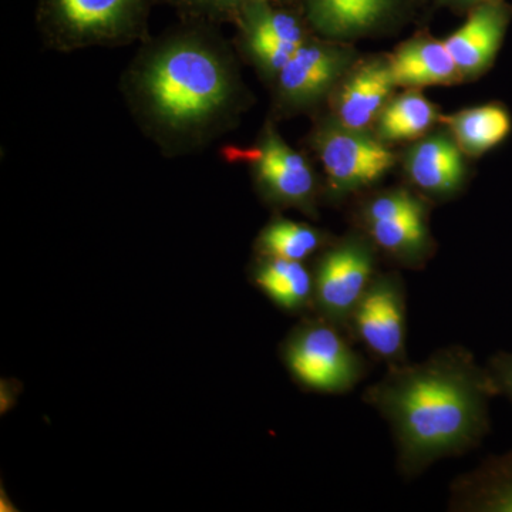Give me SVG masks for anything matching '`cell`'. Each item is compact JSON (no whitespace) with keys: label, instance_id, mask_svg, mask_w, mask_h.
Masks as SVG:
<instances>
[{"label":"cell","instance_id":"cell-19","mask_svg":"<svg viewBox=\"0 0 512 512\" xmlns=\"http://www.w3.org/2000/svg\"><path fill=\"white\" fill-rule=\"evenodd\" d=\"M373 242L406 265L416 266L429 254L426 210L365 224Z\"/></svg>","mask_w":512,"mask_h":512},{"label":"cell","instance_id":"cell-27","mask_svg":"<svg viewBox=\"0 0 512 512\" xmlns=\"http://www.w3.org/2000/svg\"><path fill=\"white\" fill-rule=\"evenodd\" d=\"M460 2H474V3H480V2H484V0H460Z\"/></svg>","mask_w":512,"mask_h":512},{"label":"cell","instance_id":"cell-7","mask_svg":"<svg viewBox=\"0 0 512 512\" xmlns=\"http://www.w3.org/2000/svg\"><path fill=\"white\" fill-rule=\"evenodd\" d=\"M512 18L505 0H484L457 32L444 40L461 76L474 77L494 62Z\"/></svg>","mask_w":512,"mask_h":512},{"label":"cell","instance_id":"cell-3","mask_svg":"<svg viewBox=\"0 0 512 512\" xmlns=\"http://www.w3.org/2000/svg\"><path fill=\"white\" fill-rule=\"evenodd\" d=\"M345 330L328 320L303 319L282 343V362L303 389L343 394L366 376L363 357L349 345Z\"/></svg>","mask_w":512,"mask_h":512},{"label":"cell","instance_id":"cell-6","mask_svg":"<svg viewBox=\"0 0 512 512\" xmlns=\"http://www.w3.org/2000/svg\"><path fill=\"white\" fill-rule=\"evenodd\" d=\"M316 147L330 190L338 195L375 183L396 163L392 151L376 138L339 123L320 131Z\"/></svg>","mask_w":512,"mask_h":512},{"label":"cell","instance_id":"cell-2","mask_svg":"<svg viewBox=\"0 0 512 512\" xmlns=\"http://www.w3.org/2000/svg\"><path fill=\"white\" fill-rule=\"evenodd\" d=\"M144 89L161 120L188 126L221 109L228 97V74L210 50L197 43H175L148 66Z\"/></svg>","mask_w":512,"mask_h":512},{"label":"cell","instance_id":"cell-25","mask_svg":"<svg viewBox=\"0 0 512 512\" xmlns=\"http://www.w3.org/2000/svg\"><path fill=\"white\" fill-rule=\"evenodd\" d=\"M20 383L18 380L3 379L0 383V414L9 413L18 403Z\"/></svg>","mask_w":512,"mask_h":512},{"label":"cell","instance_id":"cell-11","mask_svg":"<svg viewBox=\"0 0 512 512\" xmlns=\"http://www.w3.org/2000/svg\"><path fill=\"white\" fill-rule=\"evenodd\" d=\"M451 511L512 512V450L488 457L450 487Z\"/></svg>","mask_w":512,"mask_h":512},{"label":"cell","instance_id":"cell-24","mask_svg":"<svg viewBox=\"0 0 512 512\" xmlns=\"http://www.w3.org/2000/svg\"><path fill=\"white\" fill-rule=\"evenodd\" d=\"M191 8L207 10L211 13L241 12L248 0H180Z\"/></svg>","mask_w":512,"mask_h":512},{"label":"cell","instance_id":"cell-12","mask_svg":"<svg viewBox=\"0 0 512 512\" xmlns=\"http://www.w3.org/2000/svg\"><path fill=\"white\" fill-rule=\"evenodd\" d=\"M394 86L389 62L370 60L357 67L340 89L336 103L340 126L366 131L389 103Z\"/></svg>","mask_w":512,"mask_h":512},{"label":"cell","instance_id":"cell-1","mask_svg":"<svg viewBox=\"0 0 512 512\" xmlns=\"http://www.w3.org/2000/svg\"><path fill=\"white\" fill-rule=\"evenodd\" d=\"M487 367L463 346L439 349L420 363L389 367L363 392V402L387 421L404 477L480 446L498 396Z\"/></svg>","mask_w":512,"mask_h":512},{"label":"cell","instance_id":"cell-18","mask_svg":"<svg viewBox=\"0 0 512 512\" xmlns=\"http://www.w3.org/2000/svg\"><path fill=\"white\" fill-rule=\"evenodd\" d=\"M463 153L480 156L503 143L511 133L510 113L500 104H485L444 117Z\"/></svg>","mask_w":512,"mask_h":512},{"label":"cell","instance_id":"cell-4","mask_svg":"<svg viewBox=\"0 0 512 512\" xmlns=\"http://www.w3.org/2000/svg\"><path fill=\"white\" fill-rule=\"evenodd\" d=\"M372 244L349 237L322 255L313 274V311L349 332L350 320L377 275Z\"/></svg>","mask_w":512,"mask_h":512},{"label":"cell","instance_id":"cell-17","mask_svg":"<svg viewBox=\"0 0 512 512\" xmlns=\"http://www.w3.org/2000/svg\"><path fill=\"white\" fill-rule=\"evenodd\" d=\"M397 0H308V15L320 33L335 39L362 35L389 15Z\"/></svg>","mask_w":512,"mask_h":512},{"label":"cell","instance_id":"cell-5","mask_svg":"<svg viewBox=\"0 0 512 512\" xmlns=\"http://www.w3.org/2000/svg\"><path fill=\"white\" fill-rule=\"evenodd\" d=\"M349 332L387 366L407 363L406 289L397 272L375 276L353 313Z\"/></svg>","mask_w":512,"mask_h":512},{"label":"cell","instance_id":"cell-10","mask_svg":"<svg viewBox=\"0 0 512 512\" xmlns=\"http://www.w3.org/2000/svg\"><path fill=\"white\" fill-rule=\"evenodd\" d=\"M144 0H46L47 15L73 37H103L130 26Z\"/></svg>","mask_w":512,"mask_h":512},{"label":"cell","instance_id":"cell-8","mask_svg":"<svg viewBox=\"0 0 512 512\" xmlns=\"http://www.w3.org/2000/svg\"><path fill=\"white\" fill-rule=\"evenodd\" d=\"M251 160L268 197L279 204L309 210L315 194V178L301 154L286 146L274 131H268Z\"/></svg>","mask_w":512,"mask_h":512},{"label":"cell","instance_id":"cell-9","mask_svg":"<svg viewBox=\"0 0 512 512\" xmlns=\"http://www.w3.org/2000/svg\"><path fill=\"white\" fill-rule=\"evenodd\" d=\"M249 47L269 72H281L303 45V30L291 13L272 8L266 0H248L241 12Z\"/></svg>","mask_w":512,"mask_h":512},{"label":"cell","instance_id":"cell-26","mask_svg":"<svg viewBox=\"0 0 512 512\" xmlns=\"http://www.w3.org/2000/svg\"><path fill=\"white\" fill-rule=\"evenodd\" d=\"M0 511L2 512H12L18 511L15 504L10 503L9 495L5 494V488L2 487V491H0Z\"/></svg>","mask_w":512,"mask_h":512},{"label":"cell","instance_id":"cell-16","mask_svg":"<svg viewBox=\"0 0 512 512\" xmlns=\"http://www.w3.org/2000/svg\"><path fill=\"white\" fill-rule=\"evenodd\" d=\"M252 282L281 311L313 309V274L303 262L262 256L252 269Z\"/></svg>","mask_w":512,"mask_h":512},{"label":"cell","instance_id":"cell-22","mask_svg":"<svg viewBox=\"0 0 512 512\" xmlns=\"http://www.w3.org/2000/svg\"><path fill=\"white\" fill-rule=\"evenodd\" d=\"M421 210H426L423 202L417 200L409 191L384 192L366 205L363 220H365V224H369V222L386 220V218L399 217V215Z\"/></svg>","mask_w":512,"mask_h":512},{"label":"cell","instance_id":"cell-23","mask_svg":"<svg viewBox=\"0 0 512 512\" xmlns=\"http://www.w3.org/2000/svg\"><path fill=\"white\" fill-rule=\"evenodd\" d=\"M488 372L493 377L498 393L507 397L512 404V352H498L490 357Z\"/></svg>","mask_w":512,"mask_h":512},{"label":"cell","instance_id":"cell-13","mask_svg":"<svg viewBox=\"0 0 512 512\" xmlns=\"http://www.w3.org/2000/svg\"><path fill=\"white\" fill-rule=\"evenodd\" d=\"M349 56L336 47L303 45L279 72V84L286 99L306 103L328 92L339 79Z\"/></svg>","mask_w":512,"mask_h":512},{"label":"cell","instance_id":"cell-14","mask_svg":"<svg viewBox=\"0 0 512 512\" xmlns=\"http://www.w3.org/2000/svg\"><path fill=\"white\" fill-rule=\"evenodd\" d=\"M406 170L420 190L434 195L453 194L466 175L463 150L446 134L424 138L410 150Z\"/></svg>","mask_w":512,"mask_h":512},{"label":"cell","instance_id":"cell-20","mask_svg":"<svg viewBox=\"0 0 512 512\" xmlns=\"http://www.w3.org/2000/svg\"><path fill=\"white\" fill-rule=\"evenodd\" d=\"M433 104L423 94L410 92L389 101L377 119L380 140L403 141L423 136L436 120Z\"/></svg>","mask_w":512,"mask_h":512},{"label":"cell","instance_id":"cell-21","mask_svg":"<svg viewBox=\"0 0 512 512\" xmlns=\"http://www.w3.org/2000/svg\"><path fill=\"white\" fill-rule=\"evenodd\" d=\"M323 244L318 229L278 218L266 225L256 241V249L262 256L303 262L315 254Z\"/></svg>","mask_w":512,"mask_h":512},{"label":"cell","instance_id":"cell-15","mask_svg":"<svg viewBox=\"0 0 512 512\" xmlns=\"http://www.w3.org/2000/svg\"><path fill=\"white\" fill-rule=\"evenodd\" d=\"M389 64L396 86L409 89L453 83L463 77L444 42L433 39L406 43L390 57Z\"/></svg>","mask_w":512,"mask_h":512}]
</instances>
